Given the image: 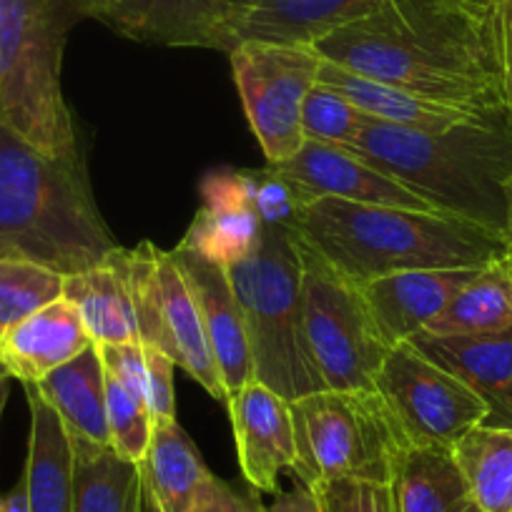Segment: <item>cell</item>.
I'll return each instance as SVG.
<instances>
[{
  "mask_svg": "<svg viewBox=\"0 0 512 512\" xmlns=\"http://www.w3.org/2000/svg\"><path fill=\"white\" fill-rule=\"evenodd\" d=\"M88 344L93 342L83 327L81 314L61 297L13 324L0 337V359L11 379L36 384L53 369L78 357Z\"/></svg>",
  "mask_w": 512,
  "mask_h": 512,
  "instance_id": "ffe728a7",
  "label": "cell"
},
{
  "mask_svg": "<svg viewBox=\"0 0 512 512\" xmlns=\"http://www.w3.org/2000/svg\"><path fill=\"white\" fill-rule=\"evenodd\" d=\"M226 405L246 482L254 490L277 495L282 472H294L297 465L289 402L269 390L267 384L251 379L241 390L229 395Z\"/></svg>",
  "mask_w": 512,
  "mask_h": 512,
  "instance_id": "4fadbf2b",
  "label": "cell"
},
{
  "mask_svg": "<svg viewBox=\"0 0 512 512\" xmlns=\"http://www.w3.org/2000/svg\"><path fill=\"white\" fill-rule=\"evenodd\" d=\"M123 269L131 289L141 344L161 349L211 397L221 402L229 400L206 339L199 304L174 251L156 249L154 244L144 241L136 249H123Z\"/></svg>",
  "mask_w": 512,
  "mask_h": 512,
  "instance_id": "9c48e42d",
  "label": "cell"
},
{
  "mask_svg": "<svg viewBox=\"0 0 512 512\" xmlns=\"http://www.w3.org/2000/svg\"><path fill=\"white\" fill-rule=\"evenodd\" d=\"M302 327L327 390H369L390 354L359 284L327 264L299 239Z\"/></svg>",
  "mask_w": 512,
  "mask_h": 512,
  "instance_id": "ba28073f",
  "label": "cell"
},
{
  "mask_svg": "<svg viewBox=\"0 0 512 512\" xmlns=\"http://www.w3.org/2000/svg\"><path fill=\"white\" fill-rule=\"evenodd\" d=\"M309 490L322 512H397L392 482L327 480Z\"/></svg>",
  "mask_w": 512,
  "mask_h": 512,
  "instance_id": "836d02e7",
  "label": "cell"
},
{
  "mask_svg": "<svg viewBox=\"0 0 512 512\" xmlns=\"http://www.w3.org/2000/svg\"><path fill=\"white\" fill-rule=\"evenodd\" d=\"M452 457L482 512H512V427H475Z\"/></svg>",
  "mask_w": 512,
  "mask_h": 512,
  "instance_id": "f1b7e54d",
  "label": "cell"
},
{
  "mask_svg": "<svg viewBox=\"0 0 512 512\" xmlns=\"http://www.w3.org/2000/svg\"><path fill=\"white\" fill-rule=\"evenodd\" d=\"M108 374L146 405V349L144 344H96ZM149 410V407H146Z\"/></svg>",
  "mask_w": 512,
  "mask_h": 512,
  "instance_id": "d590c367",
  "label": "cell"
},
{
  "mask_svg": "<svg viewBox=\"0 0 512 512\" xmlns=\"http://www.w3.org/2000/svg\"><path fill=\"white\" fill-rule=\"evenodd\" d=\"M226 274L244 314L256 382L287 402L327 390L304 339L297 231L264 226L262 246Z\"/></svg>",
  "mask_w": 512,
  "mask_h": 512,
  "instance_id": "8992f818",
  "label": "cell"
},
{
  "mask_svg": "<svg viewBox=\"0 0 512 512\" xmlns=\"http://www.w3.org/2000/svg\"><path fill=\"white\" fill-rule=\"evenodd\" d=\"M106 415H108V437H111V450L118 457L139 465L144 460L151 442V422L149 410L144 402L136 400L131 392L118 382L113 374L106 372Z\"/></svg>",
  "mask_w": 512,
  "mask_h": 512,
  "instance_id": "1f68e13d",
  "label": "cell"
},
{
  "mask_svg": "<svg viewBox=\"0 0 512 512\" xmlns=\"http://www.w3.org/2000/svg\"><path fill=\"white\" fill-rule=\"evenodd\" d=\"M497 26H500L502 68H505L507 103H510V116H512V3H510V6L497 8Z\"/></svg>",
  "mask_w": 512,
  "mask_h": 512,
  "instance_id": "f35d334b",
  "label": "cell"
},
{
  "mask_svg": "<svg viewBox=\"0 0 512 512\" xmlns=\"http://www.w3.org/2000/svg\"><path fill=\"white\" fill-rule=\"evenodd\" d=\"M397 512H482L447 450H420L410 447L402 452L392 475Z\"/></svg>",
  "mask_w": 512,
  "mask_h": 512,
  "instance_id": "484cf974",
  "label": "cell"
},
{
  "mask_svg": "<svg viewBox=\"0 0 512 512\" xmlns=\"http://www.w3.org/2000/svg\"><path fill=\"white\" fill-rule=\"evenodd\" d=\"M139 472L144 497L154 512H191L201 487L211 477L196 445L176 420L154 422Z\"/></svg>",
  "mask_w": 512,
  "mask_h": 512,
  "instance_id": "cb8c5ba5",
  "label": "cell"
},
{
  "mask_svg": "<svg viewBox=\"0 0 512 512\" xmlns=\"http://www.w3.org/2000/svg\"><path fill=\"white\" fill-rule=\"evenodd\" d=\"M372 384L397 417L410 447L420 450L452 452L487 417V405L467 384L410 342L390 349Z\"/></svg>",
  "mask_w": 512,
  "mask_h": 512,
  "instance_id": "8fae6325",
  "label": "cell"
},
{
  "mask_svg": "<svg viewBox=\"0 0 512 512\" xmlns=\"http://www.w3.org/2000/svg\"><path fill=\"white\" fill-rule=\"evenodd\" d=\"M33 387L56 410L71 440L111 447L106 415V367L96 344H88L78 357L53 369Z\"/></svg>",
  "mask_w": 512,
  "mask_h": 512,
  "instance_id": "603a6c76",
  "label": "cell"
},
{
  "mask_svg": "<svg viewBox=\"0 0 512 512\" xmlns=\"http://www.w3.org/2000/svg\"><path fill=\"white\" fill-rule=\"evenodd\" d=\"M174 256L189 282L196 304H199L206 339L214 352L226 392L234 395L236 390L254 379V362H251L249 339H246L244 314H241L239 299L231 289L229 274L224 267L206 262L204 256L194 254L184 246H176Z\"/></svg>",
  "mask_w": 512,
  "mask_h": 512,
  "instance_id": "e0dca14e",
  "label": "cell"
},
{
  "mask_svg": "<svg viewBox=\"0 0 512 512\" xmlns=\"http://www.w3.org/2000/svg\"><path fill=\"white\" fill-rule=\"evenodd\" d=\"M251 184H254V209L264 226L297 229L302 209L314 201L269 164L262 171H251Z\"/></svg>",
  "mask_w": 512,
  "mask_h": 512,
  "instance_id": "d6a6232c",
  "label": "cell"
},
{
  "mask_svg": "<svg viewBox=\"0 0 512 512\" xmlns=\"http://www.w3.org/2000/svg\"><path fill=\"white\" fill-rule=\"evenodd\" d=\"M31 407V435L23 480L31 512H73V445L51 405L23 384Z\"/></svg>",
  "mask_w": 512,
  "mask_h": 512,
  "instance_id": "44dd1931",
  "label": "cell"
},
{
  "mask_svg": "<svg viewBox=\"0 0 512 512\" xmlns=\"http://www.w3.org/2000/svg\"><path fill=\"white\" fill-rule=\"evenodd\" d=\"M482 269V267H477ZM477 269H420L359 284L362 297L390 347L410 342L427 327Z\"/></svg>",
  "mask_w": 512,
  "mask_h": 512,
  "instance_id": "ac0fdd59",
  "label": "cell"
},
{
  "mask_svg": "<svg viewBox=\"0 0 512 512\" xmlns=\"http://www.w3.org/2000/svg\"><path fill=\"white\" fill-rule=\"evenodd\" d=\"M76 0H0V128L53 159L81 164L61 88Z\"/></svg>",
  "mask_w": 512,
  "mask_h": 512,
  "instance_id": "5b68a950",
  "label": "cell"
},
{
  "mask_svg": "<svg viewBox=\"0 0 512 512\" xmlns=\"http://www.w3.org/2000/svg\"><path fill=\"white\" fill-rule=\"evenodd\" d=\"M73 445V512H141L144 487L136 462L118 457L111 447Z\"/></svg>",
  "mask_w": 512,
  "mask_h": 512,
  "instance_id": "83f0119b",
  "label": "cell"
},
{
  "mask_svg": "<svg viewBox=\"0 0 512 512\" xmlns=\"http://www.w3.org/2000/svg\"><path fill=\"white\" fill-rule=\"evenodd\" d=\"M63 299L78 309L93 344H141L121 246L98 267L63 277Z\"/></svg>",
  "mask_w": 512,
  "mask_h": 512,
  "instance_id": "7402d4cb",
  "label": "cell"
},
{
  "mask_svg": "<svg viewBox=\"0 0 512 512\" xmlns=\"http://www.w3.org/2000/svg\"><path fill=\"white\" fill-rule=\"evenodd\" d=\"M8 395H11V377L0 379V420H3V412H6Z\"/></svg>",
  "mask_w": 512,
  "mask_h": 512,
  "instance_id": "b9f144b4",
  "label": "cell"
},
{
  "mask_svg": "<svg viewBox=\"0 0 512 512\" xmlns=\"http://www.w3.org/2000/svg\"><path fill=\"white\" fill-rule=\"evenodd\" d=\"M3 377H11V374H8V369H6V364H3V359H0V379Z\"/></svg>",
  "mask_w": 512,
  "mask_h": 512,
  "instance_id": "ee69618b",
  "label": "cell"
},
{
  "mask_svg": "<svg viewBox=\"0 0 512 512\" xmlns=\"http://www.w3.org/2000/svg\"><path fill=\"white\" fill-rule=\"evenodd\" d=\"M78 11L118 36L149 46L211 48L236 46L244 0H76Z\"/></svg>",
  "mask_w": 512,
  "mask_h": 512,
  "instance_id": "7c38bea8",
  "label": "cell"
},
{
  "mask_svg": "<svg viewBox=\"0 0 512 512\" xmlns=\"http://www.w3.org/2000/svg\"><path fill=\"white\" fill-rule=\"evenodd\" d=\"M294 231L354 284L420 269H477L507 254L505 236L475 221L342 199L309 201Z\"/></svg>",
  "mask_w": 512,
  "mask_h": 512,
  "instance_id": "7a4b0ae2",
  "label": "cell"
},
{
  "mask_svg": "<svg viewBox=\"0 0 512 512\" xmlns=\"http://www.w3.org/2000/svg\"><path fill=\"white\" fill-rule=\"evenodd\" d=\"M329 63L415 96L512 118L497 8L487 0H379L312 43Z\"/></svg>",
  "mask_w": 512,
  "mask_h": 512,
  "instance_id": "6da1fadb",
  "label": "cell"
},
{
  "mask_svg": "<svg viewBox=\"0 0 512 512\" xmlns=\"http://www.w3.org/2000/svg\"><path fill=\"white\" fill-rule=\"evenodd\" d=\"M146 349V407H149L151 422L176 420L174 400V367L171 357L161 349Z\"/></svg>",
  "mask_w": 512,
  "mask_h": 512,
  "instance_id": "e575fe53",
  "label": "cell"
},
{
  "mask_svg": "<svg viewBox=\"0 0 512 512\" xmlns=\"http://www.w3.org/2000/svg\"><path fill=\"white\" fill-rule=\"evenodd\" d=\"M229 61L267 164H284L304 146V98L317 83L322 56L312 43L241 41Z\"/></svg>",
  "mask_w": 512,
  "mask_h": 512,
  "instance_id": "30bf717a",
  "label": "cell"
},
{
  "mask_svg": "<svg viewBox=\"0 0 512 512\" xmlns=\"http://www.w3.org/2000/svg\"><path fill=\"white\" fill-rule=\"evenodd\" d=\"M116 249L81 164L53 159L0 128V259L71 277Z\"/></svg>",
  "mask_w": 512,
  "mask_h": 512,
  "instance_id": "3957f363",
  "label": "cell"
},
{
  "mask_svg": "<svg viewBox=\"0 0 512 512\" xmlns=\"http://www.w3.org/2000/svg\"><path fill=\"white\" fill-rule=\"evenodd\" d=\"M379 0H244L236 43H314L372 11Z\"/></svg>",
  "mask_w": 512,
  "mask_h": 512,
  "instance_id": "d4e9b609",
  "label": "cell"
},
{
  "mask_svg": "<svg viewBox=\"0 0 512 512\" xmlns=\"http://www.w3.org/2000/svg\"><path fill=\"white\" fill-rule=\"evenodd\" d=\"M272 169L297 184L309 199H342L354 204L437 211L425 199L397 184L392 176L369 166L352 151L334 149V146L304 141L292 159L274 164Z\"/></svg>",
  "mask_w": 512,
  "mask_h": 512,
  "instance_id": "9a60e30c",
  "label": "cell"
},
{
  "mask_svg": "<svg viewBox=\"0 0 512 512\" xmlns=\"http://www.w3.org/2000/svg\"><path fill=\"white\" fill-rule=\"evenodd\" d=\"M267 507L259 502L254 492H239L224 482L221 477L211 475L201 487L191 512H264Z\"/></svg>",
  "mask_w": 512,
  "mask_h": 512,
  "instance_id": "8d00e7d4",
  "label": "cell"
},
{
  "mask_svg": "<svg viewBox=\"0 0 512 512\" xmlns=\"http://www.w3.org/2000/svg\"><path fill=\"white\" fill-rule=\"evenodd\" d=\"M297 442L292 475L304 487L327 480L392 482L410 450L400 422L374 387L322 390L289 402Z\"/></svg>",
  "mask_w": 512,
  "mask_h": 512,
  "instance_id": "52a82bcc",
  "label": "cell"
},
{
  "mask_svg": "<svg viewBox=\"0 0 512 512\" xmlns=\"http://www.w3.org/2000/svg\"><path fill=\"white\" fill-rule=\"evenodd\" d=\"M63 297V274L23 259H0V337Z\"/></svg>",
  "mask_w": 512,
  "mask_h": 512,
  "instance_id": "f546056e",
  "label": "cell"
},
{
  "mask_svg": "<svg viewBox=\"0 0 512 512\" xmlns=\"http://www.w3.org/2000/svg\"><path fill=\"white\" fill-rule=\"evenodd\" d=\"M0 512H31L28 507V490H26V480H18V485L13 487L11 492L6 495H0Z\"/></svg>",
  "mask_w": 512,
  "mask_h": 512,
  "instance_id": "ab89813d",
  "label": "cell"
},
{
  "mask_svg": "<svg viewBox=\"0 0 512 512\" xmlns=\"http://www.w3.org/2000/svg\"><path fill=\"white\" fill-rule=\"evenodd\" d=\"M352 154L392 176L442 214L502 234V184L512 174V121L415 131L367 116Z\"/></svg>",
  "mask_w": 512,
  "mask_h": 512,
  "instance_id": "277c9868",
  "label": "cell"
},
{
  "mask_svg": "<svg viewBox=\"0 0 512 512\" xmlns=\"http://www.w3.org/2000/svg\"><path fill=\"white\" fill-rule=\"evenodd\" d=\"M264 512H322V507H319L314 492L299 482L294 490L277 492V500Z\"/></svg>",
  "mask_w": 512,
  "mask_h": 512,
  "instance_id": "74e56055",
  "label": "cell"
},
{
  "mask_svg": "<svg viewBox=\"0 0 512 512\" xmlns=\"http://www.w3.org/2000/svg\"><path fill=\"white\" fill-rule=\"evenodd\" d=\"M201 196L204 206L179 246L224 269L249 259L264 239L251 171H214L201 184Z\"/></svg>",
  "mask_w": 512,
  "mask_h": 512,
  "instance_id": "5bb4252c",
  "label": "cell"
},
{
  "mask_svg": "<svg viewBox=\"0 0 512 512\" xmlns=\"http://www.w3.org/2000/svg\"><path fill=\"white\" fill-rule=\"evenodd\" d=\"M487 3H492V6H497V8H502V6H510L512 0H487Z\"/></svg>",
  "mask_w": 512,
  "mask_h": 512,
  "instance_id": "7bdbcfd3",
  "label": "cell"
},
{
  "mask_svg": "<svg viewBox=\"0 0 512 512\" xmlns=\"http://www.w3.org/2000/svg\"><path fill=\"white\" fill-rule=\"evenodd\" d=\"M412 347L455 374L487 405L485 427H512V327L470 337L417 332Z\"/></svg>",
  "mask_w": 512,
  "mask_h": 512,
  "instance_id": "2e32d148",
  "label": "cell"
},
{
  "mask_svg": "<svg viewBox=\"0 0 512 512\" xmlns=\"http://www.w3.org/2000/svg\"><path fill=\"white\" fill-rule=\"evenodd\" d=\"M512 327V264L500 256L477 269L447 307L422 332L435 337H470Z\"/></svg>",
  "mask_w": 512,
  "mask_h": 512,
  "instance_id": "4316f807",
  "label": "cell"
},
{
  "mask_svg": "<svg viewBox=\"0 0 512 512\" xmlns=\"http://www.w3.org/2000/svg\"><path fill=\"white\" fill-rule=\"evenodd\" d=\"M502 194H505V226H502V234H505L507 259L512 264V174L502 184Z\"/></svg>",
  "mask_w": 512,
  "mask_h": 512,
  "instance_id": "60d3db41",
  "label": "cell"
},
{
  "mask_svg": "<svg viewBox=\"0 0 512 512\" xmlns=\"http://www.w3.org/2000/svg\"><path fill=\"white\" fill-rule=\"evenodd\" d=\"M367 121L357 106L347 101L342 93L324 83H314L304 98L302 108V134L304 141L334 146V149L354 151L362 126Z\"/></svg>",
  "mask_w": 512,
  "mask_h": 512,
  "instance_id": "4dcf8cb0",
  "label": "cell"
},
{
  "mask_svg": "<svg viewBox=\"0 0 512 512\" xmlns=\"http://www.w3.org/2000/svg\"><path fill=\"white\" fill-rule=\"evenodd\" d=\"M317 81L342 93L364 116L390 123V126L415 128V131H445L452 126H500V123L512 121V118H490L467 111V108L447 106V103L432 101V98L415 96V93L390 86V83L347 71V68L324 61V58Z\"/></svg>",
  "mask_w": 512,
  "mask_h": 512,
  "instance_id": "d6986e66",
  "label": "cell"
}]
</instances>
